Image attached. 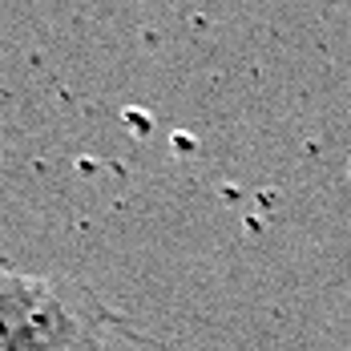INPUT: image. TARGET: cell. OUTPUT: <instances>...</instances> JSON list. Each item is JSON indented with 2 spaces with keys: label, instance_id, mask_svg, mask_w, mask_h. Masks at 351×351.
Masks as SVG:
<instances>
[{
  "label": "cell",
  "instance_id": "obj_2",
  "mask_svg": "<svg viewBox=\"0 0 351 351\" xmlns=\"http://www.w3.org/2000/svg\"><path fill=\"white\" fill-rule=\"evenodd\" d=\"M348 174H351V162H348Z\"/></svg>",
  "mask_w": 351,
  "mask_h": 351
},
{
  "label": "cell",
  "instance_id": "obj_1",
  "mask_svg": "<svg viewBox=\"0 0 351 351\" xmlns=\"http://www.w3.org/2000/svg\"><path fill=\"white\" fill-rule=\"evenodd\" d=\"M106 331V303L85 282L0 263V351H101Z\"/></svg>",
  "mask_w": 351,
  "mask_h": 351
}]
</instances>
